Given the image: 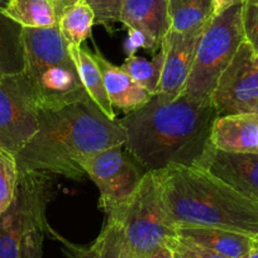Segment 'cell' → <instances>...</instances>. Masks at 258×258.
Here are the masks:
<instances>
[{"label": "cell", "instance_id": "cell-1", "mask_svg": "<svg viewBox=\"0 0 258 258\" xmlns=\"http://www.w3.org/2000/svg\"><path fill=\"white\" fill-rule=\"evenodd\" d=\"M119 120L110 119L91 100L39 109L38 129L16 155L19 175L54 173L79 181L85 177L83 161L111 147L125 146Z\"/></svg>", "mask_w": 258, "mask_h": 258}, {"label": "cell", "instance_id": "cell-2", "mask_svg": "<svg viewBox=\"0 0 258 258\" xmlns=\"http://www.w3.org/2000/svg\"><path fill=\"white\" fill-rule=\"evenodd\" d=\"M217 116L212 103H199L182 94L171 101L153 95L119 123L129 155L146 172H157L173 166H198L210 145Z\"/></svg>", "mask_w": 258, "mask_h": 258}, {"label": "cell", "instance_id": "cell-3", "mask_svg": "<svg viewBox=\"0 0 258 258\" xmlns=\"http://www.w3.org/2000/svg\"><path fill=\"white\" fill-rule=\"evenodd\" d=\"M161 198L175 228L205 227L258 238V203L199 167L157 171Z\"/></svg>", "mask_w": 258, "mask_h": 258}, {"label": "cell", "instance_id": "cell-4", "mask_svg": "<svg viewBox=\"0 0 258 258\" xmlns=\"http://www.w3.org/2000/svg\"><path fill=\"white\" fill-rule=\"evenodd\" d=\"M23 76L38 110L90 98L58 27L23 28Z\"/></svg>", "mask_w": 258, "mask_h": 258}, {"label": "cell", "instance_id": "cell-5", "mask_svg": "<svg viewBox=\"0 0 258 258\" xmlns=\"http://www.w3.org/2000/svg\"><path fill=\"white\" fill-rule=\"evenodd\" d=\"M243 2L213 14L198 43L195 59L182 95L199 103H212L218 80L245 41L242 24Z\"/></svg>", "mask_w": 258, "mask_h": 258}, {"label": "cell", "instance_id": "cell-6", "mask_svg": "<svg viewBox=\"0 0 258 258\" xmlns=\"http://www.w3.org/2000/svg\"><path fill=\"white\" fill-rule=\"evenodd\" d=\"M106 215L120 225L128 258H147L176 235L155 172H146L132 197Z\"/></svg>", "mask_w": 258, "mask_h": 258}, {"label": "cell", "instance_id": "cell-7", "mask_svg": "<svg viewBox=\"0 0 258 258\" xmlns=\"http://www.w3.org/2000/svg\"><path fill=\"white\" fill-rule=\"evenodd\" d=\"M100 192L99 207L105 213L125 203L137 191L146 171L121 147H111L89 156L81 163Z\"/></svg>", "mask_w": 258, "mask_h": 258}, {"label": "cell", "instance_id": "cell-8", "mask_svg": "<svg viewBox=\"0 0 258 258\" xmlns=\"http://www.w3.org/2000/svg\"><path fill=\"white\" fill-rule=\"evenodd\" d=\"M38 129V108L23 74L0 80V148L14 156Z\"/></svg>", "mask_w": 258, "mask_h": 258}, {"label": "cell", "instance_id": "cell-9", "mask_svg": "<svg viewBox=\"0 0 258 258\" xmlns=\"http://www.w3.org/2000/svg\"><path fill=\"white\" fill-rule=\"evenodd\" d=\"M254 51L243 42L218 80L212 104L218 116L250 114L258 104V69Z\"/></svg>", "mask_w": 258, "mask_h": 258}, {"label": "cell", "instance_id": "cell-10", "mask_svg": "<svg viewBox=\"0 0 258 258\" xmlns=\"http://www.w3.org/2000/svg\"><path fill=\"white\" fill-rule=\"evenodd\" d=\"M205 26L198 27L185 33L168 31L163 38L161 43V49L163 52L162 75L156 94L160 100L171 101L182 93Z\"/></svg>", "mask_w": 258, "mask_h": 258}, {"label": "cell", "instance_id": "cell-11", "mask_svg": "<svg viewBox=\"0 0 258 258\" xmlns=\"http://www.w3.org/2000/svg\"><path fill=\"white\" fill-rule=\"evenodd\" d=\"M195 167L208 171L248 199L258 203V153H229L209 145Z\"/></svg>", "mask_w": 258, "mask_h": 258}, {"label": "cell", "instance_id": "cell-12", "mask_svg": "<svg viewBox=\"0 0 258 258\" xmlns=\"http://www.w3.org/2000/svg\"><path fill=\"white\" fill-rule=\"evenodd\" d=\"M210 145L229 153H258V118L253 113L217 116Z\"/></svg>", "mask_w": 258, "mask_h": 258}, {"label": "cell", "instance_id": "cell-13", "mask_svg": "<svg viewBox=\"0 0 258 258\" xmlns=\"http://www.w3.org/2000/svg\"><path fill=\"white\" fill-rule=\"evenodd\" d=\"M120 23L142 32L158 51L171 28L168 0H125Z\"/></svg>", "mask_w": 258, "mask_h": 258}, {"label": "cell", "instance_id": "cell-14", "mask_svg": "<svg viewBox=\"0 0 258 258\" xmlns=\"http://www.w3.org/2000/svg\"><path fill=\"white\" fill-rule=\"evenodd\" d=\"M93 56L103 74L104 85L113 108L129 114L150 101L152 95L136 83L123 69L109 62L99 49L94 52Z\"/></svg>", "mask_w": 258, "mask_h": 258}, {"label": "cell", "instance_id": "cell-15", "mask_svg": "<svg viewBox=\"0 0 258 258\" xmlns=\"http://www.w3.org/2000/svg\"><path fill=\"white\" fill-rule=\"evenodd\" d=\"M176 234L228 258H243L257 242V238L218 228L178 227Z\"/></svg>", "mask_w": 258, "mask_h": 258}, {"label": "cell", "instance_id": "cell-16", "mask_svg": "<svg viewBox=\"0 0 258 258\" xmlns=\"http://www.w3.org/2000/svg\"><path fill=\"white\" fill-rule=\"evenodd\" d=\"M69 52L74 58L80 75L81 83L91 100L101 109L104 114L110 119H116L113 105L106 94L104 85L103 74L93 56V52L81 46H71L69 44Z\"/></svg>", "mask_w": 258, "mask_h": 258}, {"label": "cell", "instance_id": "cell-17", "mask_svg": "<svg viewBox=\"0 0 258 258\" xmlns=\"http://www.w3.org/2000/svg\"><path fill=\"white\" fill-rule=\"evenodd\" d=\"M0 6V71L4 76L24 73L23 27L9 18Z\"/></svg>", "mask_w": 258, "mask_h": 258}, {"label": "cell", "instance_id": "cell-18", "mask_svg": "<svg viewBox=\"0 0 258 258\" xmlns=\"http://www.w3.org/2000/svg\"><path fill=\"white\" fill-rule=\"evenodd\" d=\"M3 11L23 28L57 26L56 0H7Z\"/></svg>", "mask_w": 258, "mask_h": 258}, {"label": "cell", "instance_id": "cell-19", "mask_svg": "<svg viewBox=\"0 0 258 258\" xmlns=\"http://www.w3.org/2000/svg\"><path fill=\"white\" fill-rule=\"evenodd\" d=\"M26 228V208L17 188L16 198L0 215V258H22V240Z\"/></svg>", "mask_w": 258, "mask_h": 258}, {"label": "cell", "instance_id": "cell-20", "mask_svg": "<svg viewBox=\"0 0 258 258\" xmlns=\"http://www.w3.org/2000/svg\"><path fill=\"white\" fill-rule=\"evenodd\" d=\"M95 24V14L88 0H71L58 14L57 27L68 44L81 46Z\"/></svg>", "mask_w": 258, "mask_h": 258}, {"label": "cell", "instance_id": "cell-21", "mask_svg": "<svg viewBox=\"0 0 258 258\" xmlns=\"http://www.w3.org/2000/svg\"><path fill=\"white\" fill-rule=\"evenodd\" d=\"M170 31L185 33L205 26L214 14L213 0H168Z\"/></svg>", "mask_w": 258, "mask_h": 258}, {"label": "cell", "instance_id": "cell-22", "mask_svg": "<svg viewBox=\"0 0 258 258\" xmlns=\"http://www.w3.org/2000/svg\"><path fill=\"white\" fill-rule=\"evenodd\" d=\"M120 68L153 96L157 94L160 86L163 68V52L161 48L158 49L151 61L136 54L128 56Z\"/></svg>", "mask_w": 258, "mask_h": 258}, {"label": "cell", "instance_id": "cell-23", "mask_svg": "<svg viewBox=\"0 0 258 258\" xmlns=\"http://www.w3.org/2000/svg\"><path fill=\"white\" fill-rule=\"evenodd\" d=\"M89 258H128L120 225L108 219L93 244L88 247Z\"/></svg>", "mask_w": 258, "mask_h": 258}, {"label": "cell", "instance_id": "cell-24", "mask_svg": "<svg viewBox=\"0 0 258 258\" xmlns=\"http://www.w3.org/2000/svg\"><path fill=\"white\" fill-rule=\"evenodd\" d=\"M19 171L16 156L0 148V215L7 212L16 198Z\"/></svg>", "mask_w": 258, "mask_h": 258}, {"label": "cell", "instance_id": "cell-25", "mask_svg": "<svg viewBox=\"0 0 258 258\" xmlns=\"http://www.w3.org/2000/svg\"><path fill=\"white\" fill-rule=\"evenodd\" d=\"M95 14V24L110 27L120 23L121 11L125 0H88Z\"/></svg>", "mask_w": 258, "mask_h": 258}, {"label": "cell", "instance_id": "cell-26", "mask_svg": "<svg viewBox=\"0 0 258 258\" xmlns=\"http://www.w3.org/2000/svg\"><path fill=\"white\" fill-rule=\"evenodd\" d=\"M167 245L172 250L173 258H228L197 243L183 239L177 234L168 240Z\"/></svg>", "mask_w": 258, "mask_h": 258}, {"label": "cell", "instance_id": "cell-27", "mask_svg": "<svg viewBox=\"0 0 258 258\" xmlns=\"http://www.w3.org/2000/svg\"><path fill=\"white\" fill-rule=\"evenodd\" d=\"M242 24L244 39L254 53H258V3L253 0H243Z\"/></svg>", "mask_w": 258, "mask_h": 258}, {"label": "cell", "instance_id": "cell-28", "mask_svg": "<svg viewBox=\"0 0 258 258\" xmlns=\"http://www.w3.org/2000/svg\"><path fill=\"white\" fill-rule=\"evenodd\" d=\"M123 47H124V52H125L126 57L136 54V52H137L140 48H145L152 52L157 51L156 47L151 43L150 39H148L142 32L133 28H128V36H126V39L125 42H124Z\"/></svg>", "mask_w": 258, "mask_h": 258}, {"label": "cell", "instance_id": "cell-29", "mask_svg": "<svg viewBox=\"0 0 258 258\" xmlns=\"http://www.w3.org/2000/svg\"><path fill=\"white\" fill-rule=\"evenodd\" d=\"M48 234H51L54 239L59 240L62 245V250L64 252V254L68 255V258H89L88 254V247H84V245H78L71 243L70 240L64 239L62 235H59L58 233L54 232L51 227L47 230Z\"/></svg>", "mask_w": 258, "mask_h": 258}, {"label": "cell", "instance_id": "cell-30", "mask_svg": "<svg viewBox=\"0 0 258 258\" xmlns=\"http://www.w3.org/2000/svg\"><path fill=\"white\" fill-rule=\"evenodd\" d=\"M243 0H213V7H214V14L220 13V12L225 11L229 8L230 6L235 3H240Z\"/></svg>", "mask_w": 258, "mask_h": 258}, {"label": "cell", "instance_id": "cell-31", "mask_svg": "<svg viewBox=\"0 0 258 258\" xmlns=\"http://www.w3.org/2000/svg\"><path fill=\"white\" fill-rule=\"evenodd\" d=\"M147 258H173V254L172 250L170 249V247L166 244L163 245V247H161L160 249L156 250V252H153L152 254L148 255Z\"/></svg>", "mask_w": 258, "mask_h": 258}, {"label": "cell", "instance_id": "cell-32", "mask_svg": "<svg viewBox=\"0 0 258 258\" xmlns=\"http://www.w3.org/2000/svg\"><path fill=\"white\" fill-rule=\"evenodd\" d=\"M243 258H258V239L257 242H255L254 247H253Z\"/></svg>", "mask_w": 258, "mask_h": 258}, {"label": "cell", "instance_id": "cell-33", "mask_svg": "<svg viewBox=\"0 0 258 258\" xmlns=\"http://www.w3.org/2000/svg\"><path fill=\"white\" fill-rule=\"evenodd\" d=\"M253 114H254V115L258 118V104H257V106L254 108V110H253Z\"/></svg>", "mask_w": 258, "mask_h": 258}, {"label": "cell", "instance_id": "cell-34", "mask_svg": "<svg viewBox=\"0 0 258 258\" xmlns=\"http://www.w3.org/2000/svg\"><path fill=\"white\" fill-rule=\"evenodd\" d=\"M254 62H255V66H257V69H258V53H255V56H254Z\"/></svg>", "mask_w": 258, "mask_h": 258}, {"label": "cell", "instance_id": "cell-35", "mask_svg": "<svg viewBox=\"0 0 258 258\" xmlns=\"http://www.w3.org/2000/svg\"><path fill=\"white\" fill-rule=\"evenodd\" d=\"M4 2H7V0H0V6H3Z\"/></svg>", "mask_w": 258, "mask_h": 258}, {"label": "cell", "instance_id": "cell-36", "mask_svg": "<svg viewBox=\"0 0 258 258\" xmlns=\"http://www.w3.org/2000/svg\"><path fill=\"white\" fill-rule=\"evenodd\" d=\"M3 74H2V71H0V80H2V79H3Z\"/></svg>", "mask_w": 258, "mask_h": 258}, {"label": "cell", "instance_id": "cell-37", "mask_svg": "<svg viewBox=\"0 0 258 258\" xmlns=\"http://www.w3.org/2000/svg\"><path fill=\"white\" fill-rule=\"evenodd\" d=\"M253 2H255V3H258V0H253Z\"/></svg>", "mask_w": 258, "mask_h": 258}, {"label": "cell", "instance_id": "cell-38", "mask_svg": "<svg viewBox=\"0 0 258 258\" xmlns=\"http://www.w3.org/2000/svg\"><path fill=\"white\" fill-rule=\"evenodd\" d=\"M257 239H258V238H257Z\"/></svg>", "mask_w": 258, "mask_h": 258}]
</instances>
